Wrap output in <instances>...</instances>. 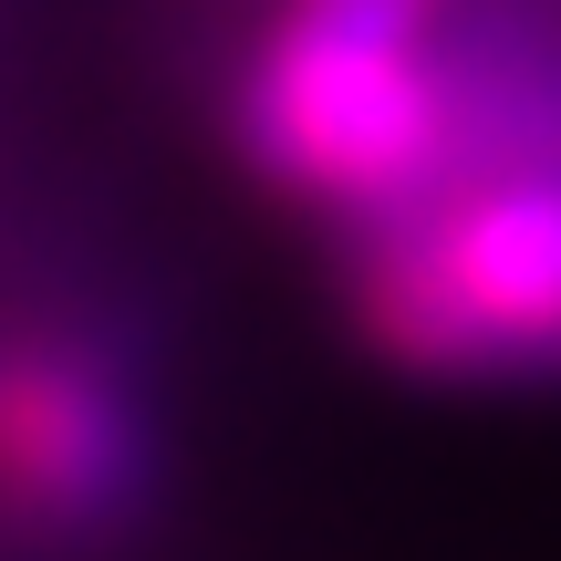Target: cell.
<instances>
[{"label":"cell","instance_id":"2","mask_svg":"<svg viewBox=\"0 0 561 561\" xmlns=\"http://www.w3.org/2000/svg\"><path fill=\"white\" fill-rule=\"evenodd\" d=\"M458 42L437 0H271L229 62V146L280 198L364 229L447 146Z\"/></svg>","mask_w":561,"mask_h":561},{"label":"cell","instance_id":"3","mask_svg":"<svg viewBox=\"0 0 561 561\" xmlns=\"http://www.w3.org/2000/svg\"><path fill=\"white\" fill-rule=\"evenodd\" d=\"M157 405L94 322H0V520L32 541H115L157 510Z\"/></svg>","mask_w":561,"mask_h":561},{"label":"cell","instance_id":"1","mask_svg":"<svg viewBox=\"0 0 561 561\" xmlns=\"http://www.w3.org/2000/svg\"><path fill=\"white\" fill-rule=\"evenodd\" d=\"M447 42V146L416 198L343 229V312L426 385H561V0Z\"/></svg>","mask_w":561,"mask_h":561}]
</instances>
